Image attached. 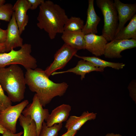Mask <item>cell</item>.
I'll return each mask as SVG.
<instances>
[{
	"instance_id": "cell-28",
	"label": "cell",
	"mask_w": 136,
	"mask_h": 136,
	"mask_svg": "<svg viewBox=\"0 0 136 136\" xmlns=\"http://www.w3.org/2000/svg\"><path fill=\"white\" fill-rule=\"evenodd\" d=\"M7 30L0 28V43H4L6 42L7 36Z\"/></svg>"
},
{
	"instance_id": "cell-3",
	"label": "cell",
	"mask_w": 136,
	"mask_h": 136,
	"mask_svg": "<svg viewBox=\"0 0 136 136\" xmlns=\"http://www.w3.org/2000/svg\"><path fill=\"white\" fill-rule=\"evenodd\" d=\"M0 84L12 102H19L24 98L26 88L25 76L18 64L0 68Z\"/></svg>"
},
{
	"instance_id": "cell-15",
	"label": "cell",
	"mask_w": 136,
	"mask_h": 136,
	"mask_svg": "<svg viewBox=\"0 0 136 136\" xmlns=\"http://www.w3.org/2000/svg\"><path fill=\"white\" fill-rule=\"evenodd\" d=\"M71 110V107L68 104H63L57 107L52 110L45 121L47 126H51L66 121Z\"/></svg>"
},
{
	"instance_id": "cell-35",
	"label": "cell",
	"mask_w": 136,
	"mask_h": 136,
	"mask_svg": "<svg viewBox=\"0 0 136 136\" xmlns=\"http://www.w3.org/2000/svg\"><path fill=\"white\" fill-rule=\"evenodd\" d=\"M0 24H1V23H0Z\"/></svg>"
},
{
	"instance_id": "cell-34",
	"label": "cell",
	"mask_w": 136,
	"mask_h": 136,
	"mask_svg": "<svg viewBox=\"0 0 136 136\" xmlns=\"http://www.w3.org/2000/svg\"><path fill=\"white\" fill-rule=\"evenodd\" d=\"M6 2L5 0H0V6H2L5 4Z\"/></svg>"
},
{
	"instance_id": "cell-7",
	"label": "cell",
	"mask_w": 136,
	"mask_h": 136,
	"mask_svg": "<svg viewBox=\"0 0 136 136\" xmlns=\"http://www.w3.org/2000/svg\"><path fill=\"white\" fill-rule=\"evenodd\" d=\"M36 93L34 95L32 103L28 104L22 111V114L24 116H29L35 122L38 136L40 133L43 123L48 118L49 110L44 109Z\"/></svg>"
},
{
	"instance_id": "cell-9",
	"label": "cell",
	"mask_w": 136,
	"mask_h": 136,
	"mask_svg": "<svg viewBox=\"0 0 136 136\" xmlns=\"http://www.w3.org/2000/svg\"><path fill=\"white\" fill-rule=\"evenodd\" d=\"M136 47V39L114 40L106 44L104 55L109 58H120L121 52L125 50Z\"/></svg>"
},
{
	"instance_id": "cell-18",
	"label": "cell",
	"mask_w": 136,
	"mask_h": 136,
	"mask_svg": "<svg viewBox=\"0 0 136 136\" xmlns=\"http://www.w3.org/2000/svg\"><path fill=\"white\" fill-rule=\"evenodd\" d=\"M96 115V113L87 111L79 116H71L66 121L65 127L67 131H78L87 122L95 119Z\"/></svg>"
},
{
	"instance_id": "cell-12",
	"label": "cell",
	"mask_w": 136,
	"mask_h": 136,
	"mask_svg": "<svg viewBox=\"0 0 136 136\" xmlns=\"http://www.w3.org/2000/svg\"><path fill=\"white\" fill-rule=\"evenodd\" d=\"M85 49L96 57L104 55L107 41L102 35L99 36L94 34L84 35Z\"/></svg>"
},
{
	"instance_id": "cell-20",
	"label": "cell",
	"mask_w": 136,
	"mask_h": 136,
	"mask_svg": "<svg viewBox=\"0 0 136 136\" xmlns=\"http://www.w3.org/2000/svg\"><path fill=\"white\" fill-rule=\"evenodd\" d=\"M74 56L78 58L89 61L99 67L105 68L106 67H111L116 70L122 69L125 64L122 63H116L108 61L96 56H80L76 54Z\"/></svg>"
},
{
	"instance_id": "cell-24",
	"label": "cell",
	"mask_w": 136,
	"mask_h": 136,
	"mask_svg": "<svg viewBox=\"0 0 136 136\" xmlns=\"http://www.w3.org/2000/svg\"><path fill=\"white\" fill-rule=\"evenodd\" d=\"M13 6L7 3L0 6V20L9 22L14 12Z\"/></svg>"
},
{
	"instance_id": "cell-11",
	"label": "cell",
	"mask_w": 136,
	"mask_h": 136,
	"mask_svg": "<svg viewBox=\"0 0 136 136\" xmlns=\"http://www.w3.org/2000/svg\"><path fill=\"white\" fill-rule=\"evenodd\" d=\"M114 3L118 18L117 33L124 27L126 22L130 20L136 14V4H125L119 0H114Z\"/></svg>"
},
{
	"instance_id": "cell-17",
	"label": "cell",
	"mask_w": 136,
	"mask_h": 136,
	"mask_svg": "<svg viewBox=\"0 0 136 136\" xmlns=\"http://www.w3.org/2000/svg\"><path fill=\"white\" fill-rule=\"evenodd\" d=\"M61 38L64 43L77 51L85 49V35L82 31H64Z\"/></svg>"
},
{
	"instance_id": "cell-6",
	"label": "cell",
	"mask_w": 136,
	"mask_h": 136,
	"mask_svg": "<svg viewBox=\"0 0 136 136\" xmlns=\"http://www.w3.org/2000/svg\"><path fill=\"white\" fill-rule=\"evenodd\" d=\"M29 104L28 100H25L16 105L11 106L0 112V124L7 130L16 133L18 119Z\"/></svg>"
},
{
	"instance_id": "cell-19",
	"label": "cell",
	"mask_w": 136,
	"mask_h": 136,
	"mask_svg": "<svg viewBox=\"0 0 136 136\" xmlns=\"http://www.w3.org/2000/svg\"><path fill=\"white\" fill-rule=\"evenodd\" d=\"M136 39V14L130 20L128 25L119 30L114 40Z\"/></svg>"
},
{
	"instance_id": "cell-31",
	"label": "cell",
	"mask_w": 136,
	"mask_h": 136,
	"mask_svg": "<svg viewBox=\"0 0 136 136\" xmlns=\"http://www.w3.org/2000/svg\"><path fill=\"white\" fill-rule=\"evenodd\" d=\"M6 48L4 43H0V53L6 52Z\"/></svg>"
},
{
	"instance_id": "cell-16",
	"label": "cell",
	"mask_w": 136,
	"mask_h": 136,
	"mask_svg": "<svg viewBox=\"0 0 136 136\" xmlns=\"http://www.w3.org/2000/svg\"><path fill=\"white\" fill-rule=\"evenodd\" d=\"M101 19L96 14L94 6V0L88 1L87 18L82 31L85 35L96 34L97 33V26Z\"/></svg>"
},
{
	"instance_id": "cell-5",
	"label": "cell",
	"mask_w": 136,
	"mask_h": 136,
	"mask_svg": "<svg viewBox=\"0 0 136 136\" xmlns=\"http://www.w3.org/2000/svg\"><path fill=\"white\" fill-rule=\"evenodd\" d=\"M96 2L104 17V24L102 35L107 41H111L114 39L118 26V15L114 1L111 0H96Z\"/></svg>"
},
{
	"instance_id": "cell-21",
	"label": "cell",
	"mask_w": 136,
	"mask_h": 136,
	"mask_svg": "<svg viewBox=\"0 0 136 136\" xmlns=\"http://www.w3.org/2000/svg\"><path fill=\"white\" fill-rule=\"evenodd\" d=\"M19 119L23 129V136H38L36 124L30 116H24L21 114Z\"/></svg>"
},
{
	"instance_id": "cell-32",
	"label": "cell",
	"mask_w": 136,
	"mask_h": 136,
	"mask_svg": "<svg viewBox=\"0 0 136 136\" xmlns=\"http://www.w3.org/2000/svg\"><path fill=\"white\" fill-rule=\"evenodd\" d=\"M105 136H123L118 133L115 134L113 133H108L106 134Z\"/></svg>"
},
{
	"instance_id": "cell-13",
	"label": "cell",
	"mask_w": 136,
	"mask_h": 136,
	"mask_svg": "<svg viewBox=\"0 0 136 136\" xmlns=\"http://www.w3.org/2000/svg\"><path fill=\"white\" fill-rule=\"evenodd\" d=\"M30 8L31 5L27 0H18L13 6V9L20 35L28 23L29 17L27 12Z\"/></svg>"
},
{
	"instance_id": "cell-14",
	"label": "cell",
	"mask_w": 136,
	"mask_h": 136,
	"mask_svg": "<svg viewBox=\"0 0 136 136\" xmlns=\"http://www.w3.org/2000/svg\"><path fill=\"white\" fill-rule=\"evenodd\" d=\"M104 68L97 66L92 63L83 59L79 61L76 66L66 71L54 72L51 75L52 76L66 73H72L77 75L81 76V80L84 78L85 75L93 71H96L103 72Z\"/></svg>"
},
{
	"instance_id": "cell-4",
	"label": "cell",
	"mask_w": 136,
	"mask_h": 136,
	"mask_svg": "<svg viewBox=\"0 0 136 136\" xmlns=\"http://www.w3.org/2000/svg\"><path fill=\"white\" fill-rule=\"evenodd\" d=\"M31 46L25 43L18 50L14 49L8 52L0 53V68L12 64H20L26 70L34 69L37 67V61L31 55Z\"/></svg>"
},
{
	"instance_id": "cell-23",
	"label": "cell",
	"mask_w": 136,
	"mask_h": 136,
	"mask_svg": "<svg viewBox=\"0 0 136 136\" xmlns=\"http://www.w3.org/2000/svg\"><path fill=\"white\" fill-rule=\"evenodd\" d=\"M62 123L49 127L44 121L39 136H57L58 132L62 127Z\"/></svg>"
},
{
	"instance_id": "cell-29",
	"label": "cell",
	"mask_w": 136,
	"mask_h": 136,
	"mask_svg": "<svg viewBox=\"0 0 136 136\" xmlns=\"http://www.w3.org/2000/svg\"><path fill=\"white\" fill-rule=\"evenodd\" d=\"M23 133V131H22L17 133H13L11 132L6 130L2 134V136H21Z\"/></svg>"
},
{
	"instance_id": "cell-26",
	"label": "cell",
	"mask_w": 136,
	"mask_h": 136,
	"mask_svg": "<svg viewBox=\"0 0 136 136\" xmlns=\"http://www.w3.org/2000/svg\"><path fill=\"white\" fill-rule=\"evenodd\" d=\"M128 88L129 92V95L136 103V81L133 80L130 83Z\"/></svg>"
},
{
	"instance_id": "cell-33",
	"label": "cell",
	"mask_w": 136,
	"mask_h": 136,
	"mask_svg": "<svg viewBox=\"0 0 136 136\" xmlns=\"http://www.w3.org/2000/svg\"><path fill=\"white\" fill-rule=\"evenodd\" d=\"M6 130H7L0 124V133L2 134Z\"/></svg>"
},
{
	"instance_id": "cell-30",
	"label": "cell",
	"mask_w": 136,
	"mask_h": 136,
	"mask_svg": "<svg viewBox=\"0 0 136 136\" xmlns=\"http://www.w3.org/2000/svg\"><path fill=\"white\" fill-rule=\"evenodd\" d=\"M77 131H67L61 136H75Z\"/></svg>"
},
{
	"instance_id": "cell-25",
	"label": "cell",
	"mask_w": 136,
	"mask_h": 136,
	"mask_svg": "<svg viewBox=\"0 0 136 136\" xmlns=\"http://www.w3.org/2000/svg\"><path fill=\"white\" fill-rule=\"evenodd\" d=\"M11 105L12 102L5 94L0 84V112Z\"/></svg>"
},
{
	"instance_id": "cell-1",
	"label": "cell",
	"mask_w": 136,
	"mask_h": 136,
	"mask_svg": "<svg viewBox=\"0 0 136 136\" xmlns=\"http://www.w3.org/2000/svg\"><path fill=\"white\" fill-rule=\"evenodd\" d=\"M26 70L25 75L26 85L31 91L36 93L43 107L54 97L61 96L66 92L68 84L64 82H54L49 79L44 70L40 68Z\"/></svg>"
},
{
	"instance_id": "cell-22",
	"label": "cell",
	"mask_w": 136,
	"mask_h": 136,
	"mask_svg": "<svg viewBox=\"0 0 136 136\" xmlns=\"http://www.w3.org/2000/svg\"><path fill=\"white\" fill-rule=\"evenodd\" d=\"M84 21L79 17H71L65 23L64 31H82L84 26Z\"/></svg>"
},
{
	"instance_id": "cell-8",
	"label": "cell",
	"mask_w": 136,
	"mask_h": 136,
	"mask_svg": "<svg viewBox=\"0 0 136 136\" xmlns=\"http://www.w3.org/2000/svg\"><path fill=\"white\" fill-rule=\"evenodd\" d=\"M77 51L64 43L55 54L53 62L44 70L46 74L49 77L53 72L63 68Z\"/></svg>"
},
{
	"instance_id": "cell-2",
	"label": "cell",
	"mask_w": 136,
	"mask_h": 136,
	"mask_svg": "<svg viewBox=\"0 0 136 136\" xmlns=\"http://www.w3.org/2000/svg\"><path fill=\"white\" fill-rule=\"evenodd\" d=\"M68 18L64 9L50 0L44 1L39 6L37 17L38 27L48 34L51 40L57 33H62L64 24Z\"/></svg>"
},
{
	"instance_id": "cell-10",
	"label": "cell",
	"mask_w": 136,
	"mask_h": 136,
	"mask_svg": "<svg viewBox=\"0 0 136 136\" xmlns=\"http://www.w3.org/2000/svg\"><path fill=\"white\" fill-rule=\"evenodd\" d=\"M7 36L5 43L6 52H8L12 49L21 47L23 45V39L20 37L19 28L14 12L8 24Z\"/></svg>"
},
{
	"instance_id": "cell-27",
	"label": "cell",
	"mask_w": 136,
	"mask_h": 136,
	"mask_svg": "<svg viewBox=\"0 0 136 136\" xmlns=\"http://www.w3.org/2000/svg\"><path fill=\"white\" fill-rule=\"evenodd\" d=\"M31 5V10L36 9L44 1V0H27Z\"/></svg>"
}]
</instances>
